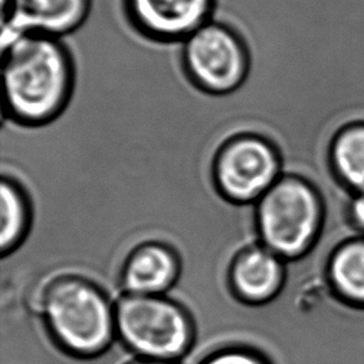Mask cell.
<instances>
[{
  "label": "cell",
  "mask_w": 364,
  "mask_h": 364,
  "mask_svg": "<svg viewBox=\"0 0 364 364\" xmlns=\"http://www.w3.org/2000/svg\"><path fill=\"white\" fill-rule=\"evenodd\" d=\"M3 114L40 127L63 114L74 91L75 69L61 39L23 34L1 41Z\"/></svg>",
  "instance_id": "1"
},
{
  "label": "cell",
  "mask_w": 364,
  "mask_h": 364,
  "mask_svg": "<svg viewBox=\"0 0 364 364\" xmlns=\"http://www.w3.org/2000/svg\"><path fill=\"white\" fill-rule=\"evenodd\" d=\"M36 304L55 342L75 357L101 355L117 335L114 306L84 276L51 277L41 286Z\"/></svg>",
  "instance_id": "2"
},
{
  "label": "cell",
  "mask_w": 364,
  "mask_h": 364,
  "mask_svg": "<svg viewBox=\"0 0 364 364\" xmlns=\"http://www.w3.org/2000/svg\"><path fill=\"white\" fill-rule=\"evenodd\" d=\"M254 224L262 245L284 260H297L318 242L325 227L323 200L309 181L284 174L255 203Z\"/></svg>",
  "instance_id": "3"
},
{
  "label": "cell",
  "mask_w": 364,
  "mask_h": 364,
  "mask_svg": "<svg viewBox=\"0 0 364 364\" xmlns=\"http://www.w3.org/2000/svg\"><path fill=\"white\" fill-rule=\"evenodd\" d=\"M116 333L141 358L176 360L194 340L189 312L164 295L124 294L114 305Z\"/></svg>",
  "instance_id": "4"
},
{
  "label": "cell",
  "mask_w": 364,
  "mask_h": 364,
  "mask_svg": "<svg viewBox=\"0 0 364 364\" xmlns=\"http://www.w3.org/2000/svg\"><path fill=\"white\" fill-rule=\"evenodd\" d=\"M182 65L197 89L223 96L244 84L250 70V55L237 30L213 18L183 41Z\"/></svg>",
  "instance_id": "5"
},
{
  "label": "cell",
  "mask_w": 364,
  "mask_h": 364,
  "mask_svg": "<svg viewBox=\"0 0 364 364\" xmlns=\"http://www.w3.org/2000/svg\"><path fill=\"white\" fill-rule=\"evenodd\" d=\"M280 177V153L257 133L234 134L213 158L214 187L225 200L237 205L255 204Z\"/></svg>",
  "instance_id": "6"
},
{
  "label": "cell",
  "mask_w": 364,
  "mask_h": 364,
  "mask_svg": "<svg viewBox=\"0 0 364 364\" xmlns=\"http://www.w3.org/2000/svg\"><path fill=\"white\" fill-rule=\"evenodd\" d=\"M217 0H123L129 23L158 43H183L213 19Z\"/></svg>",
  "instance_id": "7"
},
{
  "label": "cell",
  "mask_w": 364,
  "mask_h": 364,
  "mask_svg": "<svg viewBox=\"0 0 364 364\" xmlns=\"http://www.w3.org/2000/svg\"><path fill=\"white\" fill-rule=\"evenodd\" d=\"M91 0H3L1 41L23 34L61 39L89 18Z\"/></svg>",
  "instance_id": "8"
},
{
  "label": "cell",
  "mask_w": 364,
  "mask_h": 364,
  "mask_svg": "<svg viewBox=\"0 0 364 364\" xmlns=\"http://www.w3.org/2000/svg\"><path fill=\"white\" fill-rule=\"evenodd\" d=\"M286 262L261 242L242 247L228 269V282L232 295L252 306L275 300L286 284Z\"/></svg>",
  "instance_id": "9"
},
{
  "label": "cell",
  "mask_w": 364,
  "mask_h": 364,
  "mask_svg": "<svg viewBox=\"0 0 364 364\" xmlns=\"http://www.w3.org/2000/svg\"><path fill=\"white\" fill-rule=\"evenodd\" d=\"M177 250L159 240H148L128 252L119 271L124 294L164 295L181 274Z\"/></svg>",
  "instance_id": "10"
},
{
  "label": "cell",
  "mask_w": 364,
  "mask_h": 364,
  "mask_svg": "<svg viewBox=\"0 0 364 364\" xmlns=\"http://www.w3.org/2000/svg\"><path fill=\"white\" fill-rule=\"evenodd\" d=\"M326 281L343 305L364 310V235L343 240L328 255Z\"/></svg>",
  "instance_id": "11"
},
{
  "label": "cell",
  "mask_w": 364,
  "mask_h": 364,
  "mask_svg": "<svg viewBox=\"0 0 364 364\" xmlns=\"http://www.w3.org/2000/svg\"><path fill=\"white\" fill-rule=\"evenodd\" d=\"M332 171L352 194H364V121L341 128L328 148Z\"/></svg>",
  "instance_id": "12"
},
{
  "label": "cell",
  "mask_w": 364,
  "mask_h": 364,
  "mask_svg": "<svg viewBox=\"0 0 364 364\" xmlns=\"http://www.w3.org/2000/svg\"><path fill=\"white\" fill-rule=\"evenodd\" d=\"M0 199V251L1 256L5 257L18 250L28 237L33 220V210L24 188L10 176L1 178Z\"/></svg>",
  "instance_id": "13"
},
{
  "label": "cell",
  "mask_w": 364,
  "mask_h": 364,
  "mask_svg": "<svg viewBox=\"0 0 364 364\" xmlns=\"http://www.w3.org/2000/svg\"><path fill=\"white\" fill-rule=\"evenodd\" d=\"M199 364H271L261 352L246 346H227L200 360Z\"/></svg>",
  "instance_id": "14"
},
{
  "label": "cell",
  "mask_w": 364,
  "mask_h": 364,
  "mask_svg": "<svg viewBox=\"0 0 364 364\" xmlns=\"http://www.w3.org/2000/svg\"><path fill=\"white\" fill-rule=\"evenodd\" d=\"M346 214L350 227L364 235V194H353L348 199Z\"/></svg>",
  "instance_id": "15"
},
{
  "label": "cell",
  "mask_w": 364,
  "mask_h": 364,
  "mask_svg": "<svg viewBox=\"0 0 364 364\" xmlns=\"http://www.w3.org/2000/svg\"><path fill=\"white\" fill-rule=\"evenodd\" d=\"M126 364H177L174 360H152V358H139V360H131Z\"/></svg>",
  "instance_id": "16"
}]
</instances>
